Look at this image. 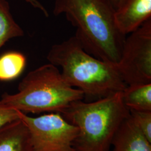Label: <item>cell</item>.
<instances>
[{
    "instance_id": "cell-1",
    "label": "cell",
    "mask_w": 151,
    "mask_h": 151,
    "mask_svg": "<svg viewBox=\"0 0 151 151\" xmlns=\"http://www.w3.org/2000/svg\"><path fill=\"white\" fill-rule=\"evenodd\" d=\"M115 9L108 0H55L53 14H64L75 27L83 48L98 59L117 65L127 36L115 22Z\"/></svg>"
},
{
    "instance_id": "cell-2",
    "label": "cell",
    "mask_w": 151,
    "mask_h": 151,
    "mask_svg": "<svg viewBox=\"0 0 151 151\" xmlns=\"http://www.w3.org/2000/svg\"><path fill=\"white\" fill-rule=\"evenodd\" d=\"M60 67L65 81L92 101L123 91L127 86L117 65L88 53L75 36L53 45L47 56Z\"/></svg>"
},
{
    "instance_id": "cell-3",
    "label": "cell",
    "mask_w": 151,
    "mask_h": 151,
    "mask_svg": "<svg viewBox=\"0 0 151 151\" xmlns=\"http://www.w3.org/2000/svg\"><path fill=\"white\" fill-rule=\"evenodd\" d=\"M60 114L79 129L73 143L75 151H109L120 125L130 115L122 92L92 101H75Z\"/></svg>"
},
{
    "instance_id": "cell-4",
    "label": "cell",
    "mask_w": 151,
    "mask_h": 151,
    "mask_svg": "<svg viewBox=\"0 0 151 151\" xmlns=\"http://www.w3.org/2000/svg\"><path fill=\"white\" fill-rule=\"evenodd\" d=\"M84 97L82 91L65 81L59 68L49 63L29 72L20 82L17 92L4 93L0 101L24 113H61L72 102Z\"/></svg>"
},
{
    "instance_id": "cell-5",
    "label": "cell",
    "mask_w": 151,
    "mask_h": 151,
    "mask_svg": "<svg viewBox=\"0 0 151 151\" xmlns=\"http://www.w3.org/2000/svg\"><path fill=\"white\" fill-rule=\"evenodd\" d=\"M19 114L27 127L34 151H75L73 143L79 129L60 114L32 117L19 111Z\"/></svg>"
},
{
    "instance_id": "cell-6",
    "label": "cell",
    "mask_w": 151,
    "mask_h": 151,
    "mask_svg": "<svg viewBox=\"0 0 151 151\" xmlns=\"http://www.w3.org/2000/svg\"><path fill=\"white\" fill-rule=\"evenodd\" d=\"M116 65L127 86L151 83V19L128 34Z\"/></svg>"
},
{
    "instance_id": "cell-7",
    "label": "cell",
    "mask_w": 151,
    "mask_h": 151,
    "mask_svg": "<svg viewBox=\"0 0 151 151\" xmlns=\"http://www.w3.org/2000/svg\"><path fill=\"white\" fill-rule=\"evenodd\" d=\"M115 22L120 32L129 34L151 19V0H123L115 10Z\"/></svg>"
},
{
    "instance_id": "cell-8",
    "label": "cell",
    "mask_w": 151,
    "mask_h": 151,
    "mask_svg": "<svg viewBox=\"0 0 151 151\" xmlns=\"http://www.w3.org/2000/svg\"><path fill=\"white\" fill-rule=\"evenodd\" d=\"M113 151H151V143L141 132L130 115L120 125L112 140Z\"/></svg>"
},
{
    "instance_id": "cell-9",
    "label": "cell",
    "mask_w": 151,
    "mask_h": 151,
    "mask_svg": "<svg viewBox=\"0 0 151 151\" xmlns=\"http://www.w3.org/2000/svg\"><path fill=\"white\" fill-rule=\"evenodd\" d=\"M0 151H34L27 127L20 118L0 129Z\"/></svg>"
},
{
    "instance_id": "cell-10",
    "label": "cell",
    "mask_w": 151,
    "mask_h": 151,
    "mask_svg": "<svg viewBox=\"0 0 151 151\" xmlns=\"http://www.w3.org/2000/svg\"><path fill=\"white\" fill-rule=\"evenodd\" d=\"M122 99L129 110L151 111V83L127 86Z\"/></svg>"
},
{
    "instance_id": "cell-11",
    "label": "cell",
    "mask_w": 151,
    "mask_h": 151,
    "mask_svg": "<svg viewBox=\"0 0 151 151\" xmlns=\"http://www.w3.org/2000/svg\"><path fill=\"white\" fill-rule=\"evenodd\" d=\"M27 63L24 54L9 52L0 57V81H11L21 75Z\"/></svg>"
},
{
    "instance_id": "cell-12",
    "label": "cell",
    "mask_w": 151,
    "mask_h": 151,
    "mask_svg": "<svg viewBox=\"0 0 151 151\" xmlns=\"http://www.w3.org/2000/svg\"><path fill=\"white\" fill-rule=\"evenodd\" d=\"M24 32L11 14L9 2L0 0V49L10 39L22 37Z\"/></svg>"
},
{
    "instance_id": "cell-13",
    "label": "cell",
    "mask_w": 151,
    "mask_h": 151,
    "mask_svg": "<svg viewBox=\"0 0 151 151\" xmlns=\"http://www.w3.org/2000/svg\"><path fill=\"white\" fill-rule=\"evenodd\" d=\"M129 112L136 125L151 143V111L129 110Z\"/></svg>"
},
{
    "instance_id": "cell-14",
    "label": "cell",
    "mask_w": 151,
    "mask_h": 151,
    "mask_svg": "<svg viewBox=\"0 0 151 151\" xmlns=\"http://www.w3.org/2000/svg\"><path fill=\"white\" fill-rule=\"evenodd\" d=\"M19 110L6 106L0 101V129L8 123L19 119Z\"/></svg>"
},
{
    "instance_id": "cell-15",
    "label": "cell",
    "mask_w": 151,
    "mask_h": 151,
    "mask_svg": "<svg viewBox=\"0 0 151 151\" xmlns=\"http://www.w3.org/2000/svg\"><path fill=\"white\" fill-rule=\"evenodd\" d=\"M24 1L29 4L34 8L40 10L46 17H48L49 16L48 12L47 10V9L39 1H38V0H24Z\"/></svg>"
},
{
    "instance_id": "cell-16",
    "label": "cell",
    "mask_w": 151,
    "mask_h": 151,
    "mask_svg": "<svg viewBox=\"0 0 151 151\" xmlns=\"http://www.w3.org/2000/svg\"><path fill=\"white\" fill-rule=\"evenodd\" d=\"M109 2L113 6L115 10L120 5L123 0H108Z\"/></svg>"
}]
</instances>
